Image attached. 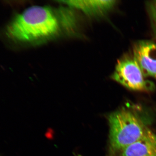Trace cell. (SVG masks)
Instances as JSON below:
<instances>
[{"mask_svg":"<svg viewBox=\"0 0 156 156\" xmlns=\"http://www.w3.org/2000/svg\"><path fill=\"white\" fill-rule=\"evenodd\" d=\"M133 57L146 78L156 79V44L142 41L137 42L133 49Z\"/></svg>","mask_w":156,"mask_h":156,"instance_id":"obj_4","label":"cell"},{"mask_svg":"<svg viewBox=\"0 0 156 156\" xmlns=\"http://www.w3.org/2000/svg\"><path fill=\"white\" fill-rule=\"evenodd\" d=\"M60 24L57 15L46 6L29 7L17 14L6 28V35L14 41L38 44L55 37Z\"/></svg>","mask_w":156,"mask_h":156,"instance_id":"obj_1","label":"cell"},{"mask_svg":"<svg viewBox=\"0 0 156 156\" xmlns=\"http://www.w3.org/2000/svg\"><path fill=\"white\" fill-rule=\"evenodd\" d=\"M112 78L134 91L150 92L155 87L152 82L147 80L133 56H126L118 61Z\"/></svg>","mask_w":156,"mask_h":156,"instance_id":"obj_3","label":"cell"},{"mask_svg":"<svg viewBox=\"0 0 156 156\" xmlns=\"http://www.w3.org/2000/svg\"><path fill=\"white\" fill-rule=\"evenodd\" d=\"M76 156H82L81 155H77Z\"/></svg>","mask_w":156,"mask_h":156,"instance_id":"obj_8","label":"cell"},{"mask_svg":"<svg viewBox=\"0 0 156 156\" xmlns=\"http://www.w3.org/2000/svg\"><path fill=\"white\" fill-rule=\"evenodd\" d=\"M121 152V156H156V135L147 129L140 139Z\"/></svg>","mask_w":156,"mask_h":156,"instance_id":"obj_5","label":"cell"},{"mask_svg":"<svg viewBox=\"0 0 156 156\" xmlns=\"http://www.w3.org/2000/svg\"><path fill=\"white\" fill-rule=\"evenodd\" d=\"M62 2L91 15L105 14L115 5V1H67Z\"/></svg>","mask_w":156,"mask_h":156,"instance_id":"obj_6","label":"cell"},{"mask_svg":"<svg viewBox=\"0 0 156 156\" xmlns=\"http://www.w3.org/2000/svg\"><path fill=\"white\" fill-rule=\"evenodd\" d=\"M108 121L110 143L115 151H121L139 140L148 129L135 115L126 109L112 113Z\"/></svg>","mask_w":156,"mask_h":156,"instance_id":"obj_2","label":"cell"},{"mask_svg":"<svg viewBox=\"0 0 156 156\" xmlns=\"http://www.w3.org/2000/svg\"><path fill=\"white\" fill-rule=\"evenodd\" d=\"M149 8L153 27L156 34V1L150 3Z\"/></svg>","mask_w":156,"mask_h":156,"instance_id":"obj_7","label":"cell"}]
</instances>
